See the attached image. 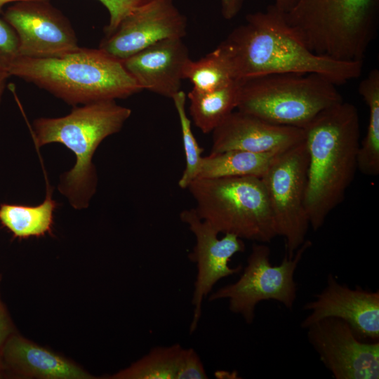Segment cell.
<instances>
[{
    "instance_id": "cell-11",
    "label": "cell",
    "mask_w": 379,
    "mask_h": 379,
    "mask_svg": "<svg viewBox=\"0 0 379 379\" xmlns=\"http://www.w3.org/2000/svg\"><path fill=\"white\" fill-rule=\"evenodd\" d=\"M309 343L335 379H378L379 342L364 343L345 321L319 320L307 328Z\"/></svg>"
},
{
    "instance_id": "cell-20",
    "label": "cell",
    "mask_w": 379,
    "mask_h": 379,
    "mask_svg": "<svg viewBox=\"0 0 379 379\" xmlns=\"http://www.w3.org/2000/svg\"><path fill=\"white\" fill-rule=\"evenodd\" d=\"M187 96L190 101V116L194 125L204 133H210L237 109L239 82L236 80L212 91H199L192 88Z\"/></svg>"
},
{
    "instance_id": "cell-18",
    "label": "cell",
    "mask_w": 379,
    "mask_h": 379,
    "mask_svg": "<svg viewBox=\"0 0 379 379\" xmlns=\"http://www.w3.org/2000/svg\"><path fill=\"white\" fill-rule=\"evenodd\" d=\"M46 187V198L39 205L0 204V223L14 239H25L52 234L58 203L52 199L53 190L48 183Z\"/></svg>"
},
{
    "instance_id": "cell-31",
    "label": "cell",
    "mask_w": 379,
    "mask_h": 379,
    "mask_svg": "<svg viewBox=\"0 0 379 379\" xmlns=\"http://www.w3.org/2000/svg\"><path fill=\"white\" fill-rule=\"evenodd\" d=\"M9 77L10 74L7 71L0 69V104L6 88V81Z\"/></svg>"
},
{
    "instance_id": "cell-24",
    "label": "cell",
    "mask_w": 379,
    "mask_h": 379,
    "mask_svg": "<svg viewBox=\"0 0 379 379\" xmlns=\"http://www.w3.org/2000/svg\"><path fill=\"white\" fill-rule=\"evenodd\" d=\"M177 111L182 138V144L185 156V168L178 185L182 189H187L188 185L197 178L200 163L203 156V149L199 145L192 130L191 121L187 117L185 104L187 95L180 90L171 98Z\"/></svg>"
},
{
    "instance_id": "cell-2",
    "label": "cell",
    "mask_w": 379,
    "mask_h": 379,
    "mask_svg": "<svg viewBox=\"0 0 379 379\" xmlns=\"http://www.w3.org/2000/svg\"><path fill=\"white\" fill-rule=\"evenodd\" d=\"M303 129L308 152L305 204L310 226L316 232L343 201L358 170V110L343 100L321 111Z\"/></svg>"
},
{
    "instance_id": "cell-4",
    "label": "cell",
    "mask_w": 379,
    "mask_h": 379,
    "mask_svg": "<svg viewBox=\"0 0 379 379\" xmlns=\"http://www.w3.org/2000/svg\"><path fill=\"white\" fill-rule=\"evenodd\" d=\"M131 114V109L108 100L75 107L64 117L34 120L32 134L37 149L57 142L75 156L74 166L61 175L58 185L74 208L88 206L98 182L94 153L102 140L121 131Z\"/></svg>"
},
{
    "instance_id": "cell-12",
    "label": "cell",
    "mask_w": 379,
    "mask_h": 379,
    "mask_svg": "<svg viewBox=\"0 0 379 379\" xmlns=\"http://www.w3.org/2000/svg\"><path fill=\"white\" fill-rule=\"evenodd\" d=\"M180 218L188 225L196 239L188 256L197 268L192 300L194 312L190 326V333H192L201 316L203 300L211 293L214 285L222 278L241 272V265L230 267L229 262L234 254L245 251V244L243 239L232 234H225L219 239V233L201 219L194 208L182 211Z\"/></svg>"
},
{
    "instance_id": "cell-8",
    "label": "cell",
    "mask_w": 379,
    "mask_h": 379,
    "mask_svg": "<svg viewBox=\"0 0 379 379\" xmlns=\"http://www.w3.org/2000/svg\"><path fill=\"white\" fill-rule=\"evenodd\" d=\"M312 242L305 240L293 258L285 254L281 263L272 265L270 249L262 243H254L239 279L210 293L209 301L227 299L229 310L242 316L251 324L256 305L262 300H273L292 310L297 297L295 272Z\"/></svg>"
},
{
    "instance_id": "cell-28",
    "label": "cell",
    "mask_w": 379,
    "mask_h": 379,
    "mask_svg": "<svg viewBox=\"0 0 379 379\" xmlns=\"http://www.w3.org/2000/svg\"><path fill=\"white\" fill-rule=\"evenodd\" d=\"M1 279L2 275L0 274V285ZM16 332L18 331L0 293V353L6 340Z\"/></svg>"
},
{
    "instance_id": "cell-9",
    "label": "cell",
    "mask_w": 379,
    "mask_h": 379,
    "mask_svg": "<svg viewBox=\"0 0 379 379\" xmlns=\"http://www.w3.org/2000/svg\"><path fill=\"white\" fill-rule=\"evenodd\" d=\"M308 152L305 141L281 152L260 178L277 236L291 258L305 242L310 226L305 208Z\"/></svg>"
},
{
    "instance_id": "cell-27",
    "label": "cell",
    "mask_w": 379,
    "mask_h": 379,
    "mask_svg": "<svg viewBox=\"0 0 379 379\" xmlns=\"http://www.w3.org/2000/svg\"><path fill=\"white\" fill-rule=\"evenodd\" d=\"M208 378L201 360L192 348L185 349L182 363L176 379Z\"/></svg>"
},
{
    "instance_id": "cell-7",
    "label": "cell",
    "mask_w": 379,
    "mask_h": 379,
    "mask_svg": "<svg viewBox=\"0 0 379 379\" xmlns=\"http://www.w3.org/2000/svg\"><path fill=\"white\" fill-rule=\"evenodd\" d=\"M187 189L197 215L219 234L262 244L277 237L260 178H197Z\"/></svg>"
},
{
    "instance_id": "cell-13",
    "label": "cell",
    "mask_w": 379,
    "mask_h": 379,
    "mask_svg": "<svg viewBox=\"0 0 379 379\" xmlns=\"http://www.w3.org/2000/svg\"><path fill=\"white\" fill-rule=\"evenodd\" d=\"M187 20L175 4V0H149L119 24L99 48L124 60L146 47L164 39H183Z\"/></svg>"
},
{
    "instance_id": "cell-14",
    "label": "cell",
    "mask_w": 379,
    "mask_h": 379,
    "mask_svg": "<svg viewBox=\"0 0 379 379\" xmlns=\"http://www.w3.org/2000/svg\"><path fill=\"white\" fill-rule=\"evenodd\" d=\"M304 310L310 314L301 323L307 328L325 318L333 317L347 322L361 340L378 341L379 292L368 291L357 286L355 289L339 283L330 274L326 286L307 302Z\"/></svg>"
},
{
    "instance_id": "cell-16",
    "label": "cell",
    "mask_w": 379,
    "mask_h": 379,
    "mask_svg": "<svg viewBox=\"0 0 379 379\" xmlns=\"http://www.w3.org/2000/svg\"><path fill=\"white\" fill-rule=\"evenodd\" d=\"M182 39L157 41L122 60L142 90L172 98L181 90L183 69L190 59Z\"/></svg>"
},
{
    "instance_id": "cell-32",
    "label": "cell",
    "mask_w": 379,
    "mask_h": 379,
    "mask_svg": "<svg viewBox=\"0 0 379 379\" xmlns=\"http://www.w3.org/2000/svg\"><path fill=\"white\" fill-rule=\"evenodd\" d=\"M28 1V0H0V13H2V8L3 7L8 4V3H15V2H18V1ZM39 1H48V0H39Z\"/></svg>"
},
{
    "instance_id": "cell-6",
    "label": "cell",
    "mask_w": 379,
    "mask_h": 379,
    "mask_svg": "<svg viewBox=\"0 0 379 379\" xmlns=\"http://www.w3.org/2000/svg\"><path fill=\"white\" fill-rule=\"evenodd\" d=\"M237 81V109L277 125L304 128L321 111L343 100L338 86L317 74H272Z\"/></svg>"
},
{
    "instance_id": "cell-26",
    "label": "cell",
    "mask_w": 379,
    "mask_h": 379,
    "mask_svg": "<svg viewBox=\"0 0 379 379\" xmlns=\"http://www.w3.org/2000/svg\"><path fill=\"white\" fill-rule=\"evenodd\" d=\"M18 57L17 34L4 18H0V69L8 72L10 67Z\"/></svg>"
},
{
    "instance_id": "cell-29",
    "label": "cell",
    "mask_w": 379,
    "mask_h": 379,
    "mask_svg": "<svg viewBox=\"0 0 379 379\" xmlns=\"http://www.w3.org/2000/svg\"><path fill=\"white\" fill-rule=\"evenodd\" d=\"M244 0H220L221 13L227 20L235 18L242 8Z\"/></svg>"
},
{
    "instance_id": "cell-23",
    "label": "cell",
    "mask_w": 379,
    "mask_h": 379,
    "mask_svg": "<svg viewBox=\"0 0 379 379\" xmlns=\"http://www.w3.org/2000/svg\"><path fill=\"white\" fill-rule=\"evenodd\" d=\"M183 79L190 80L192 89L199 91H212L236 81L227 61L217 48L197 60L190 58L183 69Z\"/></svg>"
},
{
    "instance_id": "cell-5",
    "label": "cell",
    "mask_w": 379,
    "mask_h": 379,
    "mask_svg": "<svg viewBox=\"0 0 379 379\" xmlns=\"http://www.w3.org/2000/svg\"><path fill=\"white\" fill-rule=\"evenodd\" d=\"M284 16L315 54L363 62L376 35L379 0H297Z\"/></svg>"
},
{
    "instance_id": "cell-25",
    "label": "cell",
    "mask_w": 379,
    "mask_h": 379,
    "mask_svg": "<svg viewBox=\"0 0 379 379\" xmlns=\"http://www.w3.org/2000/svg\"><path fill=\"white\" fill-rule=\"evenodd\" d=\"M108 11L109 23L104 28L105 36L111 35L121 21L149 0H98Z\"/></svg>"
},
{
    "instance_id": "cell-3",
    "label": "cell",
    "mask_w": 379,
    "mask_h": 379,
    "mask_svg": "<svg viewBox=\"0 0 379 379\" xmlns=\"http://www.w3.org/2000/svg\"><path fill=\"white\" fill-rule=\"evenodd\" d=\"M69 105L124 99L142 88L121 60L100 48H80L61 57H18L8 69Z\"/></svg>"
},
{
    "instance_id": "cell-1",
    "label": "cell",
    "mask_w": 379,
    "mask_h": 379,
    "mask_svg": "<svg viewBox=\"0 0 379 379\" xmlns=\"http://www.w3.org/2000/svg\"><path fill=\"white\" fill-rule=\"evenodd\" d=\"M235 80L266 74L312 73L337 86L359 78L363 62L335 60L318 55L303 43L274 5L249 13L216 47Z\"/></svg>"
},
{
    "instance_id": "cell-30",
    "label": "cell",
    "mask_w": 379,
    "mask_h": 379,
    "mask_svg": "<svg viewBox=\"0 0 379 379\" xmlns=\"http://www.w3.org/2000/svg\"><path fill=\"white\" fill-rule=\"evenodd\" d=\"M297 0H275L273 4L277 9L286 13L295 4Z\"/></svg>"
},
{
    "instance_id": "cell-17",
    "label": "cell",
    "mask_w": 379,
    "mask_h": 379,
    "mask_svg": "<svg viewBox=\"0 0 379 379\" xmlns=\"http://www.w3.org/2000/svg\"><path fill=\"white\" fill-rule=\"evenodd\" d=\"M0 359L6 375L24 379H93L69 359L13 333L5 343Z\"/></svg>"
},
{
    "instance_id": "cell-33",
    "label": "cell",
    "mask_w": 379,
    "mask_h": 379,
    "mask_svg": "<svg viewBox=\"0 0 379 379\" xmlns=\"http://www.w3.org/2000/svg\"><path fill=\"white\" fill-rule=\"evenodd\" d=\"M4 376H6V373H5V369L2 364V361L0 359V378H4Z\"/></svg>"
},
{
    "instance_id": "cell-22",
    "label": "cell",
    "mask_w": 379,
    "mask_h": 379,
    "mask_svg": "<svg viewBox=\"0 0 379 379\" xmlns=\"http://www.w3.org/2000/svg\"><path fill=\"white\" fill-rule=\"evenodd\" d=\"M185 349L180 344L157 347L110 379H176Z\"/></svg>"
},
{
    "instance_id": "cell-10",
    "label": "cell",
    "mask_w": 379,
    "mask_h": 379,
    "mask_svg": "<svg viewBox=\"0 0 379 379\" xmlns=\"http://www.w3.org/2000/svg\"><path fill=\"white\" fill-rule=\"evenodd\" d=\"M4 19L17 34L18 57L57 58L79 47L69 21L49 0L15 2Z\"/></svg>"
},
{
    "instance_id": "cell-21",
    "label": "cell",
    "mask_w": 379,
    "mask_h": 379,
    "mask_svg": "<svg viewBox=\"0 0 379 379\" xmlns=\"http://www.w3.org/2000/svg\"><path fill=\"white\" fill-rule=\"evenodd\" d=\"M359 93L368 108L366 133L360 142L357 169L366 175L379 174V70L372 69L361 81Z\"/></svg>"
},
{
    "instance_id": "cell-19",
    "label": "cell",
    "mask_w": 379,
    "mask_h": 379,
    "mask_svg": "<svg viewBox=\"0 0 379 379\" xmlns=\"http://www.w3.org/2000/svg\"><path fill=\"white\" fill-rule=\"evenodd\" d=\"M280 152L255 153L242 150H230L210 154L202 157L197 178H218L244 176L261 178Z\"/></svg>"
},
{
    "instance_id": "cell-15",
    "label": "cell",
    "mask_w": 379,
    "mask_h": 379,
    "mask_svg": "<svg viewBox=\"0 0 379 379\" xmlns=\"http://www.w3.org/2000/svg\"><path fill=\"white\" fill-rule=\"evenodd\" d=\"M211 133L210 154L230 150L277 152L305 140L303 128L271 124L238 109L231 112Z\"/></svg>"
}]
</instances>
